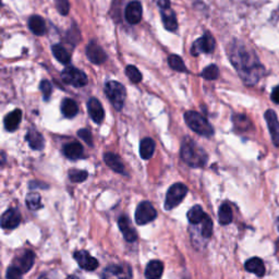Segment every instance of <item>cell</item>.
Masks as SVG:
<instances>
[{"mask_svg":"<svg viewBox=\"0 0 279 279\" xmlns=\"http://www.w3.org/2000/svg\"><path fill=\"white\" fill-rule=\"evenodd\" d=\"M231 64L248 85H254L264 74V68L253 52L240 42H233L229 49Z\"/></svg>","mask_w":279,"mask_h":279,"instance_id":"1","label":"cell"},{"mask_svg":"<svg viewBox=\"0 0 279 279\" xmlns=\"http://www.w3.org/2000/svg\"><path fill=\"white\" fill-rule=\"evenodd\" d=\"M180 155L182 160L193 168L204 167L208 163V154L193 140L186 138L181 145Z\"/></svg>","mask_w":279,"mask_h":279,"instance_id":"2","label":"cell"},{"mask_svg":"<svg viewBox=\"0 0 279 279\" xmlns=\"http://www.w3.org/2000/svg\"><path fill=\"white\" fill-rule=\"evenodd\" d=\"M185 120L189 128H191L195 133L200 136L209 138L214 135V128L211 127L209 120L197 111H187L185 114Z\"/></svg>","mask_w":279,"mask_h":279,"instance_id":"3","label":"cell"},{"mask_svg":"<svg viewBox=\"0 0 279 279\" xmlns=\"http://www.w3.org/2000/svg\"><path fill=\"white\" fill-rule=\"evenodd\" d=\"M105 92L109 98L110 103L114 105V107L117 110H121L122 107H124V103L127 96L126 87L119 82L109 81L106 83Z\"/></svg>","mask_w":279,"mask_h":279,"instance_id":"4","label":"cell"},{"mask_svg":"<svg viewBox=\"0 0 279 279\" xmlns=\"http://www.w3.org/2000/svg\"><path fill=\"white\" fill-rule=\"evenodd\" d=\"M188 188L183 185V183H175V185H172L166 195L165 209L170 210L176 208V206L179 205L183 201V199L186 198Z\"/></svg>","mask_w":279,"mask_h":279,"instance_id":"5","label":"cell"},{"mask_svg":"<svg viewBox=\"0 0 279 279\" xmlns=\"http://www.w3.org/2000/svg\"><path fill=\"white\" fill-rule=\"evenodd\" d=\"M61 79L67 84H71L75 87H82L86 85L87 76L84 72L74 68V67H67L61 72Z\"/></svg>","mask_w":279,"mask_h":279,"instance_id":"6","label":"cell"},{"mask_svg":"<svg viewBox=\"0 0 279 279\" xmlns=\"http://www.w3.org/2000/svg\"><path fill=\"white\" fill-rule=\"evenodd\" d=\"M215 40L209 32H205L204 35L193 43L191 47V54L199 56L200 54L213 53L215 49Z\"/></svg>","mask_w":279,"mask_h":279,"instance_id":"7","label":"cell"},{"mask_svg":"<svg viewBox=\"0 0 279 279\" xmlns=\"http://www.w3.org/2000/svg\"><path fill=\"white\" fill-rule=\"evenodd\" d=\"M156 217H157V211L147 201H144L138 205L136 210V221L138 225H146L148 222L153 221Z\"/></svg>","mask_w":279,"mask_h":279,"instance_id":"8","label":"cell"},{"mask_svg":"<svg viewBox=\"0 0 279 279\" xmlns=\"http://www.w3.org/2000/svg\"><path fill=\"white\" fill-rule=\"evenodd\" d=\"M34 259L35 256L32 251H25L23 254L19 256V258L13 262V264L11 266L18 271L21 275H23L32 269L33 264H34Z\"/></svg>","mask_w":279,"mask_h":279,"instance_id":"9","label":"cell"},{"mask_svg":"<svg viewBox=\"0 0 279 279\" xmlns=\"http://www.w3.org/2000/svg\"><path fill=\"white\" fill-rule=\"evenodd\" d=\"M86 56L92 64L102 65L107 59V55L104 49L95 41H91L86 47Z\"/></svg>","mask_w":279,"mask_h":279,"instance_id":"10","label":"cell"},{"mask_svg":"<svg viewBox=\"0 0 279 279\" xmlns=\"http://www.w3.org/2000/svg\"><path fill=\"white\" fill-rule=\"evenodd\" d=\"M74 259L81 269L85 271L92 272L98 267V261L94 259L86 251H77V252L74 253Z\"/></svg>","mask_w":279,"mask_h":279,"instance_id":"11","label":"cell"},{"mask_svg":"<svg viewBox=\"0 0 279 279\" xmlns=\"http://www.w3.org/2000/svg\"><path fill=\"white\" fill-rule=\"evenodd\" d=\"M21 222V213L18 209H10L1 216V227L4 229H14Z\"/></svg>","mask_w":279,"mask_h":279,"instance_id":"12","label":"cell"},{"mask_svg":"<svg viewBox=\"0 0 279 279\" xmlns=\"http://www.w3.org/2000/svg\"><path fill=\"white\" fill-rule=\"evenodd\" d=\"M265 119L267 121V126H269L273 143L279 147V120L275 111L272 109L267 110L265 113Z\"/></svg>","mask_w":279,"mask_h":279,"instance_id":"13","label":"cell"},{"mask_svg":"<svg viewBox=\"0 0 279 279\" xmlns=\"http://www.w3.org/2000/svg\"><path fill=\"white\" fill-rule=\"evenodd\" d=\"M142 4L140 1L130 2L127 5L126 11H125V18L129 24H138L142 19Z\"/></svg>","mask_w":279,"mask_h":279,"instance_id":"14","label":"cell"},{"mask_svg":"<svg viewBox=\"0 0 279 279\" xmlns=\"http://www.w3.org/2000/svg\"><path fill=\"white\" fill-rule=\"evenodd\" d=\"M118 226L120 231L122 232V234H124V237L128 242H135L138 239V232L135 228L132 227L131 221L129 218H128V216L126 215L120 216V218L118 220Z\"/></svg>","mask_w":279,"mask_h":279,"instance_id":"15","label":"cell"},{"mask_svg":"<svg viewBox=\"0 0 279 279\" xmlns=\"http://www.w3.org/2000/svg\"><path fill=\"white\" fill-rule=\"evenodd\" d=\"M87 110L94 122H96V124H100V122H103V120L105 118V111L103 109L102 104H100L98 99L91 98L90 100H88Z\"/></svg>","mask_w":279,"mask_h":279,"instance_id":"16","label":"cell"},{"mask_svg":"<svg viewBox=\"0 0 279 279\" xmlns=\"http://www.w3.org/2000/svg\"><path fill=\"white\" fill-rule=\"evenodd\" d=\"M160 10V15L161 20H163V23L166 30H168L169 32H175L178 29V22L176 18V13L172 11V9L165 8V9H159Z\"/></svg>","mask_w":279,"mask_h":279,"instance_id":"17","label":"cell"},{"mask_svg":"<svg viewBox=\"0 0 279 279\" xmlns=\"http://www.w3.org/2000/svg\"><path fill=\"white\" fill-rule=\"evenodd\" d=\"M22 120V111L20 109H15L11 111L10 114L5 116L4 118V128L7 131H15L20 126V122Z\"/></svg>","mask_w":279,"mask_h":279,"instance_id":"18","label":"cell"},{"mask_svg":"<svg viewBox=\"0 0 279 279\" xmlns=\"http://www.w3.org/2000/svg\"><path fill=\"white\" fill-rule=\"evenodd\" d=\"M164 272V265L160 261H150L145 270V277L148 279L160 278Z\"/></svg>","mask_w":279,"mask_h":279,"instance_id":"19","label":"cell"},{"mask_svg":"<svg viewBox=\"0 0 279 279\" xmlns=\"http://www.w3.org/2000/svg\"><path fill=\"white\" fill-rule=\"evenodd\" d=\"M104 160H105V163L107 164L114 171L118 172V174H121V175L125 174L124 163H122L118 155H116L114 153H106L104 155Z\"/></svg>","mask_w":279,"mask_h":279,"instance_id":"20","label":"cell"},{"mask_svg":"<svg viewBox=\"0 0 279 279\" xmlns=\"http://www.w3.org/2000/svg\"><path fill=\"white\" fill-rule=\"evenodd\" d=\"M245 270L250 273H253L256 276L262 277L264 276L265 274V266L263 261L259 258H253V259H250L247 262H245L244 264Z\"/></svg>","mask_w":279,"mask_h":279,"instance_id":"21","label":"cell"},{"mask_svg":"<svg viewBox=\"0 0 279 279\" xmlns=\"http://www.w3.org/2000/svg\"><path fill=\"white\" fill-rule=\"evenodd\" d=\"M29 27L33 34L37 36H42L46 33V24L45 21L40 15H33L29 20Z\"/></svg>","mask_w":279,"mask_h":279,"instance_id":"22","label":"cell"},{"mask_svg":"<svg viewBox=\"0 0 279 279\" xmlns=\"http://www.w3.org/2000/svg\"><path fill=\"white\" fill-rule=\"evenodd\" d=\"M25 139L33 149L40 150L44 147V145H45V141H44L43 136L34 129H31L29 132H27Z\"/></svg>","mask_w":279,"mask_h":279,"instance_id":"23","label":"cell"},{"mask_svg":"<svg viewBox=\"0 0 279 279\" xmlns=\"http://www.w3.org/2000/svg\"><path fill=\"white\" fill-rule=\"evenodd\" d=\"M155 152V142L152 139L145 138L140 143V155L143 159H149Z\"/></svg>","mask_w":279,"mask_h":279,"instance_id":"24","label":"cell"},{"mask_svg":"<svg viewBox=\"0 0 279 279\" xmlns=\"http://www.w3.org/2000/svg\"><path fill=\"white\" fill-rule=\"evenodd\" d=\"M132 276L130 270L125 271L124 266L110 265L105 270L104 277L106 278H121V277H130Z\"/></svg>","mask_w":279,"mask_h":279,"instance_id":"25","label":"cell"},{"mask_svg":"<svg viewBox=\"0 0 279 279\" xmlns=\"http://www.w3.org/2000/svg\"><path fill=\"white\" fill-rule=\"evenodd\" d=\"M64 154L70 159H77L83 155V146L79 142H72L65 145Z\"/></svg>","mask_w":279,"mask_h":279,"instance_id":"26","label":"cell"},{"mask_svg":"<svg viewBox=\"0 0 279 279\" xmlns=\"http://www.w3.org/2000/svg\"><path fill=\"white\" fill-rule=\"evenodd\" d=\"M61 111L67 118H73L76 116L79 107H77L76 103L71 98H65L61 103Z\"/></svg>","mask_w":279,"mask_h":279,"instance_id":"27","label":"cell"},{"mask_svg":"<svg viewBox=\"0 0 279 279\" xmlns=\"http://www.w3.org/2000/svg\"><path fill=\"white\" fill-rule=\"evenodd\" d=\"M187 216H188V220L191 222V224L197 225L203 221L206 214L204 213L203 209L201 208L200 205H194L192 209H189Z\"/></svg>","mask_w":279,"mask_h":279,"instance_id":"28","label":"cell"},{"mask_svg":"<svg viewBox=\"0 0 279 279\" xmlns=\"http://www.w3.org/2000/svg\"><path fill=\"white\" fill-rule=\"evenodd\" d=\"M52 50H53V54L55 56V58L57 59L59 63L64 64V65L70 64L71 57H70L69 53L67 52V49L64 46L59 45V44H56V45H54L52 47Z\"/></svg>","mask_w":279,"mask_h":279,"instance_id":"29","label":"cell"},{"mask_svg":"<svg viewBox=\"0 0 279 279\" xmlns=\"http://www.w3.org/2000/svg\"><path fill=\"white\" fill-rule=\"evenodd\" d=\"M218 219L221 225H228L232 221V210L227 203L222 204L218 210Z\"/></svg>","mask_w":279,"mask_h":279,"instance_id":"30","label":"cell"},{"mask_svg":"<svg viewBox=\"0 0 279 279\" xmlns=\"http://www.w3.org/2000/svg\"><path fill=\"white\" fill-rule=\"evenodd\" d=\"M25 202L27 208L31 210H37L43 208V204L41 203V195L37 192H31L27 194Z\"/></svg>","mask_w":279,"mask_h":279,"instance_id":"31","label":"cell"},{"mask_svg":"<svg viewBox=\"0 0 279 279\" xmlns=\"http://www.w3.org/2000/svg\"><path fill=\"white\" fill-rule=\"evenodd\" d=\"M168 64L172 70L178 72H187V67L179 56L170 55L168 58Z\"/></svg>","mask_w":279,"mask_h":279,"instance_id":"32","label":"cell"},{"mask_svg":"<svg viewBox=\"0 0 279 279\" xmlns=\"http://www.w3.org/2000/svg\"><path fill=\"white\" fill-rule=\"evenodd\" d=\"M126 74L128 77H129V80L132 83H136V84L142 81L141 72H140L137 67H135V66H128L126 69Z\"/></svg>","mask_w":279,"mask_h":279,"instance_id":"33","label":"cell"},{"mask_svg":"<svg viewBox=\"0 0 279 279\" xmlns=\"http://www.w3.org/2000/svg\"><path fill=\"white\" fill-rule=\"evenodd\" d=\"M218 75H219V70L215 65H210L209 67H206L202 72V76L205 80H209V81L216 80L217 77H218Z\"/></svg>","mask_w":279,"mask_h":279,"instance_id":"34","label":"cell"},{"mask_svg":"<svg viewBox=\"0 0 279 279\" xmlns=\"http://www.w3.org/2000/svg\"><path fill=\"white\" fill-rule=\"evenodd\" d=\"M69 178L72 182H83L86 180L87 172L84 170L72 169L69 171Z\"/></svg>","mask_w":279,"mask_h":279,"instance_id":"35","label":"cell"},{"mask_svg":"<svg viewBox=\"0 0 279 279\" xmlns=\"http://www.w3.org/2000/svg\"><path fill=\"white\" fill-rule=\"evenodd\" d=\"M211 233H213V221H211L210 217L206 215L202 221V236L210 238Z\"/></svg>","mask_w":279,"mask_h":279,"instance_id":"36","label":"cell"},{"mask_svg":"<svg viewBox=\"0 0 279 279\" xmlns=\"http://www.w3.org/2000/svg\"><path fill=\"white\" fill-rule=\"evenodd\" d=\"M232 120H233L234 127H236L237 129H240V130H243L244 129L243 126L245 128H248L250 126V121L247 119V117L242 116V115H234L232 117Z\"/></svg>","mask_w":279,"mask_h":279,"instance_id":"37","label":"cell"},{"mask_svg":"<svg viewBox=\"0 0 279 279\" xmlns=\"http://www.w3.org/2000/svg\"><path fill=\"white\" fill-rule=\"evenodd\" d=\"M56 8H57L58 12L63 15H67L69 13L70 4L68 0H55Z\"/></svg>","mask_w":279,"mask_h":279,"instance_id":"38","label":"cell"},{"mask_svg":"<svg viewBox=\"0 0 279 279\" xmlns=\"http://www.w3.org/2000/svg\"><path fill=\"white\" fill-rule=\"evenodd\" d=\"M40 88L44 95V98H45V100H49L50 95H52V92H53V86H52V84H50V82L47 80L42 81L40 84Z\"/></svg>","mask_w":279,"mask_h":279,"instance_id":"39","label":"cell"},{"mask_svg":"<svg viewBox=\"0 0 279 279\" xmlns=\"http://www.w3.org/2000/svg\"><path fill=\"white\" fill-rule=\"evenodd\" d=\"M77 136H79L83 141L86 142L90 146H92L93 145V136H92V133L90 130H87V129H81L77 131Z\"/></svg>","mask_w":279,"mask_h":279,"instance_id":"40","label":"cell"},{"mask_svg":"<svg viewBox=\"0 0 279 279\" xmlns=\"http://www.w3.org/2000/svg\"><path fill=\"white\" fill-rule=\"evenodd\" d=\"M272 100L276 104H279V86L275 87L272 92Z\"/></svg>","mask_w":279,"mask_h":279,"instance_id":"41","label":"cell"},{"mask_svg":"<svg viewBox=\"0 0 279 279\" xmlns=\"http://www.w3.org/2000/svg\"><path fill=\"white\" fill-rule=\"evenodd\" d=\"M277 227H278V230H279V218H278V220H277Z\"/></svg>","mask_w":279,"mask_h":279,"instance_id":"42","label":"cell"}]
</instances>
